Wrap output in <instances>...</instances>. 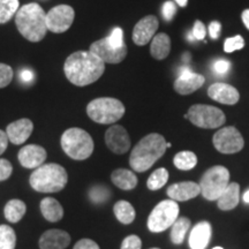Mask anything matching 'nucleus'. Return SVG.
I'll list each match as a JSON object with an SVG mask.
<instances>
[{"label":"nucleus","instance_id":"58836bf2","mask_svg":"<svg viewBox=\"0 0 249 249\" xmlns=\"http://www.w3.org/2000/svg\"><path fill=\"white\" fill-rule=\"evenodd\" d=\"M13 172V166L11 161H8L5 158H0V181H5L9 179Z\"/></svg>","mask_w":249,"mask_h":249},{"label":"nucleus","instance_id":"c9c22d12","mask_svg":"<svg viewBox=\"0 0 249 249\" xmlns=\"http://www.w3.org/2000/svg\"><path fill=\"white\" fill-rule=\"evenodd\" d=\"M107 38L108 42H110L113 46H116V48H120V46L124 45V31L119 27L114 28V29L112 30L111 35L107 36Z\"/></svg>","mask_w":249,"mask_h":249},{"label":"nucleus","instance_id":"09e8293b","mask_svg":"<svg viewBox=\"0 0 249 249\" xmlns=\"http://www.w3.org/2000/svg\"><path fill=\"white\" fill-rule=\"evenodd\" d=\"M244 201L246 202V203H249V191H247L244 194Z\"/></svg>","mask_w":249,"mask_h":249},{"label":"nucleus","instance_id":"bb28decb","mask_svg":"<svg viewBox=\"0 0 249 249\" xmlns=\"http://www.w3.org/2000/svg\"><path fill=\"white\" fill-rule=\"evenodd\" d=\"M113 213L116 214L117 219L119 220L121 224L128 225L132 224L135 219V209L133 205L127 201H118L113 207Z\"/></svg>","mask_w":249,"mask_h":249},{"label":"nucleus","instance_id":"423d86ee","mask_svg":"<svg viewBox=\"0 0 249 249\" xmlns=\"http://www.w3.org/2000/svg\"><path fill=\"white\" fill-rule=\"evenodd\" d=\"M87 113L95 123L111 124L124 117V107L119 99L111 97L96 98L88 104Z\"/></svg>","mask_w":249,"mask_h":249},{"label":"nucleus","instance_id":"6ab92c4d","mask_svg":"<svg viewBox=\"0 0 249 249\" xmlns=\"http://www.w3.org/2000/svg\"><path fill=\"white\" fill-rule=\"evenodd\" d=\"M71 244V235L58 229L48 230L39 238V249H65Z\"/></svg>","mask_w":249,"mask_h":249},{"label":"nucleus","instance_id":"7ed1b4c3","mask_svg":"<svg viewBox=\"0 0 249 249\" xmlns=\"http://www.w3.org/2000/svg\"><path fill=\"white\" fill-rule=\"evenodd\" d=\"M18 30L29 42H40L46 36V14L36 2H30L18 8L15 14Z\"/></svg>","mask_w":249,"mask_h":249},{"label":"nucleus","instance_id":"a18cd8bd","mask_svg":"<svg viewBox=\"0 0 249 249\" xmlns=\"http://www.w3.org/2000/svg\"><path fill=\"white\" fill-rule=\"evenodd\" d=\"M20 77L23 82H31V81L35 79V75H34L33 71H30L29 70H23L21 71Z\"/></svg>","mask_w":249,"mask_h":249},{"label":"nucleus","instance_id":"20e7f679","mask_svg":"<svg viewBox=\"0 0 249 249\" xmlns=\"http://www.w3.org/2000/svg\"><path fill=\"white\" fill-rule=\"evenodd\" d=\"M68 181L67 171L55 163L43 164L30 174L31 188L39 193H57L65 188Z\"/></svg>","mask_w":249,"mask_h":249},{"label":"nucleus","instance_id":"473e14b6","mask_svg":"<svg viewBox=\"0 0 249 249\" xmlns=\"http://www.w3.org/2000/svg\"><path fill=\"white\" fill-rule=\"evenodd\" d=\"M110 196V192L105 186H93L89 191V198L93 203H104Z\"/></svg>","mask_w":249,"mask_h":249},{"label":"nucleus","instance_id":"e433bc0d","mask_svg":"<svg viewBox=\"0 0 249 249\" xmlns=\"http://www.w3.org/2000/svg\"><path fill=\"white\" fill-rule=\"evenodd\" d=\"M213 70L216 75H226L230 70H231V64H230V61L225 60V59H219V60L213 62Z\"/></svg>","mask_w":249,"mask_h":249},{"label":"nucleus","instance_id":"9b49d317","mask_svg":"<svg viewBox=\"0 0 249 249\" xmlns=\"http://www.w3.org/2000/svg\"><path fill=\"white\" fill-rule=\"evenodd\" d=\"M75 12L68 5H58L46 13V27L54 34H62L71 27Z\"/></svg>","mask_w":249,"mask_h":249},{"label":"nucleus","instance_id":"2eb2a0df","mask_svg":"<svg viewBox=\"0 0 249 249\" xmlns=\"http://www.w3.org/2000/svg\"><path fill=\"white\" fill-rule=\"evenodd\" d=\"M160 21L154 15L144 17L135 24L133 29V42L136 45H147L157 33Z\"/></svg>","mask_w":249,"mask_h":249},{"label":"nucleus","instance_id":"2f4dec72","mask_svg":"<svg viewBox=\"0 0 249 249\" xmlns=\"http://www.w3.org/2000/svg\"><path fill=\"white\" fill-rule=\"evenodd\" d=\"M17 234L8 225H0V249H15Z\"/></svg>","mask_w":249,"mask_h":249},{"label":"nucleus","instance_id":"412c9836","mask_svg":"<svg viewBox=\"0 0 249 249\" xmlns=\"http://www.w3.org/2000/svg\"><path fill=\"white\" fill-rule=\"evenodd\" d=\"M211 238V225L209 222H200L194 226L189 235V246L192 249H205Z\"/></svg>","mask_w":249,"mask_h":249},{"label":"nucleus","instance_id":"49530a36","mask_svg":"<svg viewBox=\"0 0 249 249\" xmlns=\"http://www.w3.org/2000/svg\"><path fill=\"white\" fill-rule=\"evenodd\" d=\"M241 18H242V22L245 23L246 28H247V29L249 30V8L245 9V11L242 12Z\"/></svg>","mask_w":249,"mask_h":249},{"label":"nucleus","instance_id":"603ef678","mask_svg":"<svg viewBox=\"0 0 249 249\" xmlns=\"http://www.w3.org/2000/svg\"><path fill=\"white\" fill-rule=\"evenodd\" d=\"M150 249H160V248H150Z\"/></svg>","mask_w":249,"mask_h":249},{"label":"nucleus","instance_id":"a211bd4d","mask_svg":"<svg viewBox=\"0 0 249 249\" xmlns=\"http://www.w3.org/2000/svg\"><path fill=\"white\" fill-rule=\"evenodd\" d=\"M208 95L213 101L225 105H234L240 98L239 91L234 87L223 82H217L211 85L208 89Z\"/></svg>","mask_w":249,"mask_h":249},{"label":"nucleus","instance_id":"79ce46f5","mask_svg":"<svg viewBox=\"0 0 249 249\" xmlns=\"http://www.w3.org/2000/svg\"><path fill=\"white\" fill-rule=\"evenodd\" d=\"M73 249H101L99 246L91 239H81L75 244Z\"/></svg>","mask_w":249,"mask_h":249},{"label":"nucleus","instance_id":"8fccbe9b","mask_svg":"<svg viewBox=\"0 0 249 249\" xmlns=\"http://www.w3.org/2000/svg\"><path fill=\"white\" fill-rule=\"evenodd\" d=\"M172 147V144H171L170 142H166V148H171Z\"/></svg>","mask_w":249,"mask_h":249},{"label":"nucleus","instance_id":"ea45409f","mask_svg":"<svg viewBox=\"0 0 249 249\" xmlns=\"http://www.w3.org/2000/svg\"><path fill=\"white\" fill-rule=\"evenodd\" d=\"M193 35L197 40H203L207 35V28H205L204 23L201 21H196L194 23V28H193Z\"/></svg>","mask_w":249,"mask_h":249},{"label":"nucleus","instance_id":"de8ad7c7","mask_svg":"<svg viewBox=\"0 0 249 249\" xmlns=\"http://www.w3.org/2000/svg\"><path fill=\"white\" fill-rule=\"evenodd\" d=\"M176 2L180 7H186L187 4H188V0H176Z\"/></svg>","mask_w":249,"mask_h":249},{"label":"nucleus","instance_id":"37998d69","mask_svg":"<svg viewBox=\"0 0 249 249\" xmlns=\"http://www.w3.org/2000/svg\"><path fill=\"white\" fill-rule=\"evenodd\" d=\"M220 31H222V24L218 22V21H213L209 26V34L211 38L217 39L220 35Z\"/></svg>","mask_w":249,"mask_h":249},{"label":"nucleus","instance_id":"f8f14e48","mask_svg":"<svg viewBox=\"0 0 249 249\" xmlns=\"http://www.w3.org/2000/svg\"><path fill=\"white\" fill-rule=\"evenodd\" d=\"M89 51L101 58L105 64H119L126 58L127 46L124 44L120 48H116L105 37V38L93 42L90 45Z\"/></svg>","mask_w":249,"mask_h":249},{"label":"nucleus","instance_id":"a19ab883","mask_svg":"<svg viewBox=\"0 0 249 249\" xmlns=\"http://www.w3.org/2000/svg\"><path fill=\"white\" fill-rule=\"evenodd\" d=\"M177 13L176 5L173 1H166L163 5V17L166 21H171Z\"/></svg>","mask_w":249,"mask_h":249},{"label":"nucleus","instance_id":"3c124183","mask_svg":"<svg viewBox=\"0 0 249 249\" xmlns=\"http://www.w3.org/2000/svg\"><path fill=\"white\" fill-rule=\"evenodd\" d=\"M213 249H223L222 247H214V248H213Z\"/></svg>","mask_w":249,"mask_h":249},{"label":"nucleus","instance_id":"f257e3e1","mask_svg":"<svg viewBox=\"0 0 249 249\" xmlns=\"http://www.w3.org/2000/svg\"><path fill=\"white\" fill-rule=\"evenodd\" d=\"M65 75L74 86L86 87L96 82L105 71V62L90 51H77L66 59Z\"/></svg>","mask_w":249,"mask_h":249},{"label":"nucleus","instance_id":"0eeeda50","mask_svg":"<svg viewBox=\"0 0 249 249\" xmlns=\"http://www.w3.org/2000/svg\"><path fill=\"white\" fill-rule=\"evenodd\" d=\"M230 183V172L226 167L213 166L205 171L201 178L200 185L201 194L208 201H217L218 197L223 194L227 185Z\"/></svg>","mask_w":249,"mask_h":249},{"label":"nucleus","instance_id":"7c9ffc66","mask_svg":"<svg viewBox=\"0 0 249 249\" xmlns=\"http://www.w3.org/2000/svg\"><path fill=\"white\" fill-rule=\"evenodd\" d=\"M167 180H169V171L164 167H160V169L156 170L154 173L149 177L147 186L150 191H158L161 187L166 185Z\"/></svg>","mask_w":249,"mask_h":249},{"label":"nucleus","instance_id":"b1692460","mask_svg":"<svg viewBox=\"0 0 249 249\" xmlns=\"http://www.w3.org/2000/svg\"><path fill=\"white\" fill-rule=\"evenodd\" d=\"M112 182L116 185L118 188L123 191H130L138 186V177L132 171L126 169H118L113 171L111 174Z\"/></svg>","mask_w":249,"mask_h":249},{"label":"nucleus","instance_id":"4be33fe9","mask_svg":"<svg viewBox=\"0 0 249 249\" xmlns=\"http://www.w3.org/2000/svg\"><path fill=\"white\" fill-rule=\"evenodd\" d=\"M239 198H240V186L236 182L229 183L223 194L218 197V208L223 211L234 209L239 204Z\"/></svg>","mask_w":249,"mask_h":249},{"label":"nucleus","instance_id":"a878e982","mask_svg":"<svg viewBox=\"0 0 249 249\" xmlns=\"http://www.w3.org/2000/svg\"><path fill=\"white\" fill-rule=\"evenodd\" d=\"M26 213H27L26 203H24L23 201L18 200V198L8 201L5 205V209H4L5 218L11 223L20 222V220L24 217Z\"/></svg>","mask_w":249,"mask_h":249},{"label":"nucleus","instance_id":"c756f323","mask_svg":"<svg viewBox=\"0 0 249 249\" xmlns=\"http://www.w3.org/2000/svg\"><path fill=\"white\" fill-rule=\"evenodd\" d=\"M20 8L18 0H0V24L7 23Z\"/></svg>","mask_w":249,"mask_h":249},{"label":"nucleus","instance_id":"ddd939ff","mask_svg":"<svg viewBox=\"0 0 249 249\" xmlns=\"http://www.w3.org/2000/svg\"><path fill=\"white\" fill-rule=\"evenodd\" d=\"M205 79L201 74L193 73L187 66H183L179 71V76L174 82V89L180 95H191L204 85Z\"/></svg>","mask_w":249,"mask_h":249},{"label":"nucleus","instance_id":"cd10ccee","mask_svg":"<svg viewBox=\"0 0 249 249\" xmlns=\"http://www.w3.org/2000/svg\"><path fill=\"white\" fill-rule=\"evenodd\" d=\"M171 227H172V230H171V240H172L173 244L180 245L185 240L187 232L191 229V220L187 217L178 218Z\"/></svg>","mask_w":249,"mask_h":249},{"label":"nucleus","instance_id":"f03ea898","mask_svg":"<svg viewBox=\"0 0 249 249\" xmlns=\"http://www.w3.org/2000/svg\"><path fill=\"white\" fill-rule=\"evenodd\" d=\"M166 151V141L160 134L144 136L130 152L129 165L135 172H145Z\"/></svg>","mask_w":249,"mask_h":249},{"label":"nucleus","instance_id":"4c0bfd02","mask_svg":"<svg viewBox=\"0 0 249 249\" xmlns=\"http://www.w3.org/2000/svg\"><path fill=\"white\" fill-rule=\"evenodd\" d=\"M142 241L138 235H128L124 239L120 249H141Z\"/></svg>","mask_w":249,"mask_h":249},{"label":"nucleus","instance_id":"f3484780","mask_svg":"<svg viewBox=\"0 0 249 249\" xmlns=\"http://www.w3.org/2000/svg\"><path fill=\"white\" fill-rule=\"evenodd\" d=\"M33 130V121L27 119V118H23V119H18L9 124L7 128H6V134H7L9 141L13 143V144L20 145L23 144L30 138Z\"/></svg>","mask_w":249,"mask_h":249},{"label":"nucleus","instance_id":"f704fd0d","mask_svg":"<svg viewBox=\"0 0 249 249\" xmlns=\"http://www.w3.org/2000/svg\"><path fill=\"white\" fill-rule=\"evenodd\" d=\"M13 70L8 65L0 62V88H5L13 80Z\"/></svg>","mask_w":249,"mask_h":249},{"label":"nucleus","instance_id":"9d476101","mask_svg":"<svg viewBox=\"0 0 249 249\" xmlns=\"http://www.w3.org/2000/svg\"><path fill=\"white\" fill-rule=\"evenodd\" d=\"M214 148L222 154H235L242 150L245 141L242 135L235 127H224L213 135Z\"/></svg>","mask_w":249,"mask_h":249},{"label":"nucleus","instance_id":"5701e85b","mask_svg":"<svg viewBox=\"0 0 249 249\" xmlns=\"http://www.w3.org/2000/svg\"><path fill=\"white\" fill-rule=\"evenodd\" d=\"M40 213L48 222L57 223L64 217V208L53 197H45L40 201Z\"/></svg>","mask_w":249,"mask_h":249},{"label":"nucleus","instance_id":"1a4fd4ad","mask_svg":"<svg viewBox=\"0 0 249 249\" xmlns=\"http://www.w3.org/2000/svg\"><path fill=\"white\" fill-rule=\"evenodd\" d=\"M179 205L173 200L161 201L154 208L148 218V229L154 233H160L173 225L178 219Z\"/></svg>","mask_w":249,"mask_h":249},{"label":"nucleus","instance_id":"39448f33","mask_svg":"<svg viewBox=\"0 0 249 249\" xmlns=\"http://www.w3.org/2000/svg\"><path fill=\"white\" fill-rule=\"evenodd\" d=\"M61 148L68 157L74 160H88L92 155L93 140L88 132L82 128H68L61 135Z\"/></svg>","mask_w":249,"mask_h":249},{"label":"nucleus","instance_id":"72a5a7b5","mask_svg":"<svg viewBox=\"0 0 249 249\" xmlns=\"http://www.w3.org/2000/svg\"><path fill=\"white\" fill-rule=\"evenodd\" d=\"M245 46V39L242 38L240 35L232 37V38H227L224 43V51L227 53H232V52L236 51V50L244 49Z\"/></svg>","mask_w":249,"mask_h":249},{"label":"nucleus","instance_id":"393cba45","mask_svg":"<svg viewBox=\"0 0 249 249\" xmlns=\"http://www.w3.org/2000/svg\"><path fill=\"white\" fill-rule=\"evenodd\" d=\"M171 39L166 34H158L151 39L150 53L157 60H163L170 54Z\"/></svg>","mask_w":249,"mask_h":249},{"label":"nucleus","instance_id":"aec40b11","mask_svg":"<svg viewBox=\"0 0 249 249\" xmlns=\"http://www.w3.org/2000/svg\"><path fill=\"white\" fill-rule=\"evenodd\" d=\"M166 193L171 200L176 202H185L200 195L201 188L198 183L193 181H185L171 185L167 188Z\"/></svg>","mask_w":249,"mask_h":249},{"label":"nucleus","instance_id":"6e6552de","mask_svg":"<svg viewBox=\"0 0 249 249\" xmlns=\"http://www.w3.org/2000/svg\"><path fill=\"white\" fill-rule=\"evenodd\" d=\"M193 124L205 129L219 128L225 124L226 118L222 110L211 105L196 104L189 107L188 113L185 116Z\"/></svg>","mask_w":249,"mask_h":249},{"label":"nucleus","instance_id":"c85d7f7f","mask_svg":"<svg viewBox=\"0 0 249 249\" xmlns=\"http://www.w3.org/2000/svg\"><path fill=\"white\" fill-rule=\"evenodd\" d=\"M173 163L179 170L188 171L194 169L197 164V157L192 151H181L173 158Z\"/></svg>","mask_w":249,"mask_h":249},{"label":"nucleus","instance_id":"c03bdc74","mask_svg":"<svg viewBox=\"0 0 249 249\" xmlns=\"http://www.w3.org/2000/svg\"><path fill=\"white\" fill-rule=\"evenodd\" d=\"M8 138H7V134L4 130L0 129V156H1L4 152L6 151L8 145Z\"/></svg>","mask_w":249,"mask_h":249},{"label":"nucleus","instance_id":"4468645a","mask_svg":"<svg viewBox=\"0 0 249 249\" xmlns=\"http://www.w3.org/2000/svg\"><path fill=\"white\" fill-rule=\"evenodd\" d=\"M105 143L112 152L123 155L130 148V139L127 130L120 124H113L105 133Z\"/></svg>","mask_w":249,"mask_h":249},{"label":"nucleus","instance_id":"dca6fc26","mask_svg":"<svg viewBox=\"0 0 249 249\" xmlns=\"http://www.w3.org/2000/svg\"><path fill=\"white\" fill-rule=\"evenodd\" d=\"M46 157H48V154L45 149L37 144L24 145L18 154V161L24 169H37L45 163Z\"/></svg>","mask_w":249,"mask_h":249}]
</instances>
